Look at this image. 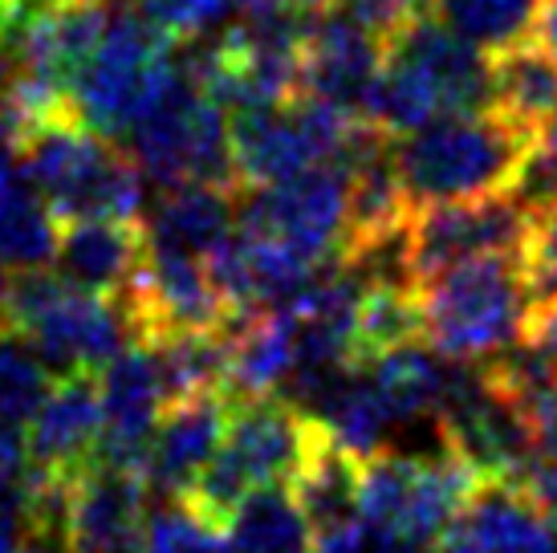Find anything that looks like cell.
Listing matches in <instances>:
<instances>
[{"label":"cell","mask_w":557,"mask_h":553,"mask_svg":"<svg viewBox=\"0 0 557 553\" xmlns=\"http://www.w3.org/2000/svg\"><path fill=\"white\" fill-rule=\"evenodd\" d=\"M493 58L419 9L387 37V62L374 86L367 123L391 138H403L448 114L493 110Z\"/></svg>","instance_id":"obj_1"},{"label":"cell","mask_w":557,"mask_h":553,"mask_svg":"<svg viewBox=\"0 0 557 553\" xmlns=\"http://www.w3.org/2000/svg\"><path fill=\"white\" fill-rule=\"evenodd\" d=\"M529 151L533 131L496 107L448 114L411 135L391 138L399 184L416 208L512 192L521 184Z\"/></svg>","instance_id":"obj_2"},{"label":"cell","mask_w":557,"mask_h":553,"mask_svg":"<svg viewBox=\"0 0 557 553\" xmlns=\"http://www.w3.org/2000/svg\"><path fill=\"white\" fill-rule=\"evenodd\" d=\"M423 339L451 362H493L509 354L533 309L525 253H493L419 281Z\"/></svg>","instance_id":"obj_3"},{"label":"cell","mask_w":557,"mask_h":553,"mask_svg":"<svg viewBox=\"0 0 557 553\" xmlns=\"http://www.w3.org/2000/svg\"><path fill=\"white\" fill-rule=\"evenodd\" d=\"M318 431L322 419L289 395H233L224 440L184 501L208 521L228 525L248 492L294 480Z\"/></svg>","instance_id":"obj_4"},{"label":"cell","mask_w":557,"mask_h":553,"mask_svg":"<svg viewBox=\"0 0 557 553\" xmlns=\"http://www.w3.org/2000/svg\"><path fill=\"white\" fill-rule=\"evenodd\" d=\"M0 330L33 346L37 358L58 374L107 367L131 334L123 306L114 297L49 269H25L9 276Z\"/></svg>","instance_id":"obj_5"},{"label":"cell","mask_w":557,"mask_h":553,"mask_svg":"<svg viewBox=\"0 0 557 553\" xmlns=\"http://www.w3.org/2000/svg\"><path fill=\"white\" fill-rule=\"evenodd\" d=\"M16 159L25 168V180L46 196L58 224L139 220L143 168H135L123 151H114V143L82 119L49 126L46 135L29 138Z\"/></svg>","instance_id":"obj_6"},{"label":"cell","mask_w":557,"mask_h":553,"mask_svg":"<svg viewBox=\"0 0 557 553\" xmlns=\"http://www.w3.org/2000/svg\"><path fill=\"white\" fill-rule=\"evenodd\" d=\"M374 131L346 110L318 102L310 94H297L294 102L261 110H240L233 123V163L236 184L264 187L281 184L325 163H346L355 147Z\"/></svg>","instance_id":"obj_7"},{"label":"cell","mask_w":557,"mask_h":553,"mask_svg":"<svg viewBox=\"0 0 557 553\" xmlns=\"http://www.w3.org/2000/svg\"><path fill=\"white\" fill-rule=\"evenodd\" d=\"M171 49L175 41L151 29L139 13L110 16L102 46L94 49L90 65L74 86L82 123L107 138L131 135L180 77V70L171 65Z\"/></svg>","instance_id":"obj_8"},{"label":"cell","mask_w":557,"mask_h":553,"mask_svg":"<svg viewBox=\"0 0 557 553\" xmlns=\"http://www.w3.org/2000/svg\"><path fill=\"white\" fill-rule=\"evenodd\" d=\"M139 168L171 184H236L233 126L224 123V107H216L196 86V77L180 74L159 98L151 114L131 131Z\"/></svg>","instance_id":"obj_9"},{"label":"cell","mask_w":557,"mask_h":553,"mask_svg":"<svg viewBox=\"0 0 557 553\" xmlns=\"http://www.w3.org/2000/svg\"><path fill=\"white\" fill-rule=\"evenodd\" d=\"M236 229L269 236L322 269L338 265L350 236V171L346 163H325L281 184L245 187Z\"/></svg>","instance_id":"obj_10"},{"label":"cell","mask_w":557,"mask_h":553,"mask_svg":"<svg viewBox=\"0 0 557 553\" xmlns=\"http://www.w3.org/2000/svg\"><path fill=\"white\" fill-rule=\"evenodd\" d=\"M533 216L537 212L517 196V187L496 192V196H476V200L416 208L407 224V269L419 285L428 276L476 261V257L525 253Z\"/></svg>","instance_id":"obj_11"},{"label":"cell","mask_w":557,"mask_h":553,"mask_svg":"<svg viewBox=\"0 0 557 553\" xmlns=\"http://www.w3.org/2000/svg\"><path fill=\"white\" fill-rule=\"evenodd\" d=\"M387 29L334 0L301 37V94L367 123L374 86L387 62Z\"/></svg>","instance_id":"obj_12"},{"label":"cell","mask_w":557,"mask_h":553,"mask_svg":"<svg viewBox=\"0 0 557 553\" xmlns=\"http://www.w3.org/2000/svg\"><path fill=\"white\" fill-rule=\"evenodd\" d=\"M440 553H557V517L512 480H476Z\"/></svg>","instance_id":"obj_13"},{"label":"cell","mask_w":557,"mask_h":553,"mask_svg":"<svg viewBox=\"0 0 557 553\" xmlns=\"http://www.w3.org/2000/svg\"><path fill=\"white\" fill-rule=\"evenodd\" d=\"M98 440H102V383L94 379V370L62 374L49 386L25 431L29 472L46 480H78L90 464H98Z\"/></svg>","instance_id":"obj_14"},{"label":"cell","mask_w":557,"mask_h":553,"mask_svg":"<svg viewBox=\"0 0 557 553\" xmlns=\"http://www.w3.org/2000/svg\"><path fill=\"white\" fill-rule=\"evenodd\" d=\"M163 407H168V383H163L156 351L139 342L135 351L114 354L107 362V374H102L98 460L143 472Z\"/></svg>","instance_id":"obj_15"},{"label":"cell","mask_w":557,"mask_h":553,"mask_svg":"<svg viewBox=\"0 0 557 553\" xmlns=\"http://www.w3.org/2000/svg\"><path fill=\"white\" fill-rule=\"evenodd\" d=\"M147 538V477L135 468L90 464L70 489V553H139Z\"/></svg>","instance_id":"obj_16"},{"label":"cell","mask_w":557,"mask_h":553,"mask_svg":"<svg viewBox=\"0 0 557 553\" xmlns=\"http://www.w3.org/2000/svg\"><path fill=\"white\" fill-rule=\"evenodd\" d=\"M228 403L233 395L208 391V395H184L171 400L159 415L156 440L143 464L147 489L163 492L168 501H184L203 477V468L212 464L224 428H228Z\"/></svg>","instance_id":"obj_17"},{"label":"cell","mask_w":557,"mask_h":553,"mask_svg":"<svg viewBox=\"0 0 557 553\" xmlns=\"http://www.w3.org/2000/svg\"><path fill=\"white\" fill-rule=\"evenodd\" d=\"M236 196H240V187L171 184L168 196L143 220V245L208 261V253L233 236L236 208H240Z\"/></svg>","instance_id":"obj_18"},{"label":"cell","mask_w":557,"mask_h":553,"mask_svg":"<svg viewBox=\"0 0 557 553\" xmlns=\"http://www.w3.org/2000/svg\"><path fill=\"white\" fill-rule=\"evenodd\" d=\"M143 261L139 220H74L62 224L58 265L70 281L94 293L119 297Z\"/></svg>","instance_id":"obj_19"},{"label":"cell","mask_w":557,"mask_h":553,"mask_svg":"<svg viewBox=\"0 0 557 553\" xmlns=\"http://www.w3.org/2000/svg\"><path fill=\"white\" fill-rule=\"evenodd\" d=\"M297 362L289 309L240 314L228 330V395H281Z\"/></svg>","instance_id":"obj_20"},{"label":"cell","mask_w":557,"mask_h":553,"mask_svg":"<svg viewBox=\"0 0 557 553\" xmlns=\"http://www.w3.org/2000/svg\"><path fill=\"white\" fill-rule=\"evenodd\" d=\"M362 464L355 452L346 447L325 431H318L310 456L301 460V468L294 472L289 489L301 501L306 517H310L313 533H334L342 525L358 521V489H362Z\"/></svg>","instance_id":"obj_21"},{"label":"cell","mask_w":557,"mask_h":553,"mask_svg":"<svg viewBox=\"0 0 557 553\" xmlns=\"http://www.w3.org/2000/svg\"><path fill=\"white\" fill-rule=\"evenodd\" d=\"M233 553H313L318 533L289 484L248 492L228 517Z\"/></svg>","instance_id":"obj_22"},{"label":"cell","mask_w":557,"mask_h":553,"mask_svg":"<svg viewBox=\"0 0 557 553\" xmlns=\"http://www.w3.org/2000/svg\"><path fill=\"white\" fill-rule=\"evenodd\" d=\"M549 0H423V13L448 25L456 37L484 53H509L537 41V25Z\"/></svg>","instance_id":"obj_23"},{"label":"cell","mask_w":557,"mask_h":553,"mask_svg":"<svg viewBox=\"0 0 557 553\" xmlns=\"http://www.w3.org/2000/svg\"><path fill=\"white\" fill-rule=\"evenodd\" d=\"M496 98L493 107L533 135L557 114V58L542 41L517 46L493 58Z\"/></svg>","instance_id":"obj_24"},{"label":"cell","mask_w":557,"mask_h":553,"mask_svg":"<svg viewBox=\"0 0 557 553\" xmlns=\"http://www.w3.org/2000/svg\"><path fill=\"white\" fill-rule=\"evenodd\" d=\"M228 330H184V334L151 342L168 383V403L184 395H208V391L228 395Z\"/></svg>","instance_id":"obj_25"},{"label":"cell","mask_w":557,"mask_h":553,"mask_svg":"<svg viewBox=\"0 0 557 553\" xmlns=\"http://www.w3.org/2000/svg\"><path fill=\"white\" fill-rule=\"evenodd\" d=\"M58 236H62V224L33 184H13L0 196V261L4 265L41 269L49 257H58Z\"/></svg>","instance_id":"obj_26"},{"label":"cell","mask_w":557,"mask_h":553,"mask_svg":"<svg viewBox=\"0 0 557 553\" xmlns=\"http://www.w3.org/2000/svg\"><path fill=\"white\" fill-rule=\"evenodd\" d=\"M49 395V367L33 346H21L9 330H0V423H29Z\"/></svg>","instance_id":"obj_27"},{"label":"cell","mask_w":557,"mask_h":553,"mask_svg":"<svg viewBox=\"0 0 557 553\" xmlns=\"http://www.w3.org/2000/svg\"><path fill=\"white\" fill-rule=\"evenodd\" d=\"M139 553H233V541L224 525L208 521L187 501H168L156 517H147Z\"/></svg>","instance_id":"obj_28"},{"label":"cell","mask_w":557,"mask_h":553,"mask_svg":"<svg viewBox=\"0 0 557 553\" xmlns=\"http://www.w3.org/2000/svg\"><path fill=\"white\" fill-rule=\"evenodd\" d=\"M525 269L533 285V302L557 297V208L533 216V232L525 245Z\"/></svg>","instance_id":"obj_29"},{"label":"cell","mask_w":557,"mask_h":553,"mask_svg":"<svg viewBox=\"0 0 557 553\" xmlns=\"http://www.w3.org/2000/svg\"><path fill=\"white\" fill-rule=\"evenodd\" d=\"M33 513H29V477L0 484V553H13L21 541L29 538Z\"/></svg>","instance_id":"obj_30"},{"label":"cell","mask_w":557,"mask_h":553,"mask_svg":"<svg viewBox=\"0 0 557 553\" xmlns=\"http://www.w3.org/2000/svg\"><path fill=\"white\" fill-rule=\"evenodd\" d=\"M521 346H525L533 358H542L549 370H557V297L533 302V309H529V318H525Z\"/></svg>","instance_id":"obj_31"},{"label":"cell","mask_w":557,"mask_h":553,"mask_svg":"<svg viewBox=\"0 0 557 553\" xmlns=\"http://www.w3.org/2000/svg\"><path fill=\"white\" fill-rule=\"evenodd\" d=\"M529 428H533V444H537V452L557 456V379L545 386L537 400L529 403Z\"/></svg>","instance_id":"obj_32"},{"label":"cell","mask_w":557,"mask_h":553,"mask_svg":"<svg viewBox=\"0 0 557 553\" xmlns=\"http://www.w3.org/2000/svg\"><path fill=\"white\" fill-rule=\"evenodd\" d=\"M338 4H346L350 13L367 16L371 25H379V29L395 33L407 21V16H416L423 4L419 0H338Z\"/></svg>","instance_id":"obj_33"},{"label":"cell","mask_w":557,"mask_h":553,"mask_svg":"<svg viewBox=\"0 0 557 553\" xmlns=\"http://www.w3.org/2000/svg\"><path fill=\"white\" fill-rule=\"evenodd\" d=\"M313 553H371V538H367L362 521L342 525L334 533H322L318 545H313Z\"/></svg>","instance_id":"obj_34"},{"label":"cell","mask_w":557,"mask_h":553,"mask_svg":"<svg viewBox=\"0 0 557 553\" xmlns=\"http://www.w3.org/2000/svg\"><path fill=\"white\" fill-rule=\"evenodd\" d=\"M13 553H70V541L58 533H29Z\"/></svg>","instance_id":"obj_35"},{"label":"cell","mask_w":557,"mask_h":553,"mask_svg":"<svg viewBox=\"0 0 557 553\" xmlns=\"http://www.w3.org/2000/svg\"><path fill=\"white\" fill-rule=\"evenodd\" d=\"M537 41H542V46L557 58V0H549V4H545L542 25H537Z\"/></svg>","instance_id":"obj_36"},{"label":"cell","mask_w":557,"mask_h":553,"mask_svg":"<svg viewBox=\"0 0 557 553\" xmlns=\"http://www.w3.org/2000/svg\"><path fill=\"white\" fill-rule=\"evenodd\" d=\"M13 143H9V138L0 135V196H4V192H9V187L16 184V168H13Z\"/></svg>","instance_id":"obj_37"},{"label":"cell","mask_w":557,"mask_h":553,"mask_svg":"<svg viewBox=\"0 0 557 553\" xmlns=\"http://www.w3.org/2000/svg\"><path fill=\"white\" fill-rule=\"evenodd\" d=\"M4 290H9V276H4V269H0V314H4Z\"/></svg>","instance_id":"obj_38"}]
</instances>
